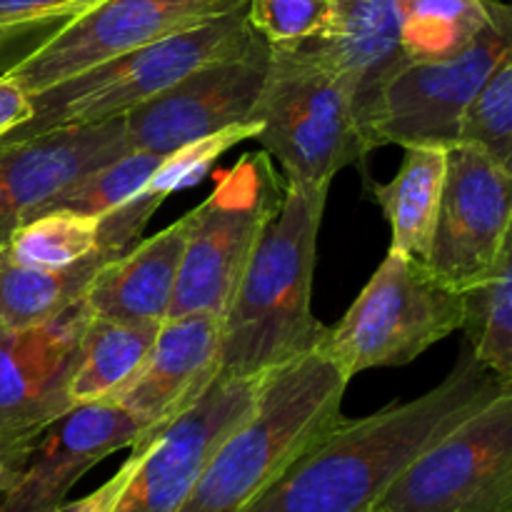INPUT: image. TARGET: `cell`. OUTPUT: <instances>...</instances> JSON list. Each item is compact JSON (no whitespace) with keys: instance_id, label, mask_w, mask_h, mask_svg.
I'll return each instance as SVG.
<instances>
[{"instance_id":"1","label":"cell","mask_w":512,"mask_h":512,"mask_svg":"<svg viewBox=\"0 0 512 512\" xmlns=\"http://www.w3.org/2000/svg\"><path fill=\"white\" fill-rule=\"evenodd\" d=\"M503 390L508 385L463 343L443 383L365 418H340L248 512H373L435 440Z\"/></svg>"},{"instance_id":"2","label":"cell","mask_w":512,"mask_h":512,"mask_svg":"<svg viewBox=\"0 0 512 512\" xmlns=\"http://www.w3.org/2000/svg\"><path fill=\"white\" fill-rule=\"evenodd\" d=\"M328 193L330 185L285 180L223 315L218 373L265 375L318 350L325 325L313 315V278Z\"/></svg>"},{"instance_id":"3","label":"cell","mask_w":512,"mask_h":512,"mask_svg":"<svg viewBox=\"0 0 512 512\" xmlns=\"http://www.w3.org/2000/svg\"><path fill=\"white\" fill-rule=\"evenodd\" d=\"M348 383L318 350L273 370L250 418L225 438L175 512H248L343 418Z\"/></svg>"},{"instance_id":"4","label":"cell","mask_w":512,"mask_h":512,"mask_svg":"<svg viewBox=\"0 0 512 512\" xmlns=\"http://www.w3.org/2000/svg\"><path fill=\"white\" fill-rule=\"evenodd\" d=\"M253 120L255 140L295 183L333 185L340 170L370 155L348 80L310 43L270 45Z\"/></svg>"},{"instance_id":"5","label":"cell","mask_w":512,"mask_h":512,"mask_svg":"<svg viewBox=\"0 0 512 512\" xmlns=\"http://www.w3.org/2000/svg\"><path fill=\"white\" fill-rule=\"evenodd\" d=\"M255 33L258 30L250 23L245 3L218 18L105 60L30 95L33 115L0 138H30L60 125L123 118L135 105L165 93L200 65L238 50Z\"/></svg>"},{"instance_id":"6","label":"cell","mask_w":512,"mask_h":512,"mask_svg":"<svg viewBox=\"0 0 512 512\" xmlns=\"http://www.w3.org/2000/svg\"><path fill=\"white\" fill-rule=\"evenodd\" d=\"M465 295L435 278L425 260L388 250L348 313L325 328L318 353L348 380L395 368L460 330Z\"/></svg>"},{"instance_id":"7","label":"cell","mask_w":512,"mask_h":512,"mask_svg":"<svg viewBox=\"0 0 512 512\" xmlns=\"http://www.w3.org/2000/svg\"><path fill=\"white\" fill-rule=\"evenodd\" d=\"M280 200V178L265 150L240 155L230 168L215 173L208 198L190 210L168 318L190 313L223 318Z\"/></svg>"},{"instance_id":"8","label":"cell","mask_w":512,"mask_h":512,"mask_svg":"<svg viewBox=\"0 0 512 512\" xmlns=\"http://www.w3.org/2000/svg\"><path fill=\"white\" fill-rule=\"evenodd\" d=\"M373 512H512V388L435 440Z\"/></svg>"},{"instance_id":"9","label":"cell","mask_w":512,"mask_h":512,"mask_svg":"<svg viewBox=\"0 0 512 512\" xmlns=\"http://www.w3.org/2000/svg\"><path fill=\"white\" fill-rule=\"evenodd\" d=\"M510 50L512 5L498 0L485 28L458 55L405 65L395 75L380 103L373 148L458 143L465 110Z\"/></svg>"},{"instance_id":"10","label":"cell","mask_w":512,"mask_h":512,"mask_svg":"<svg viewBox=\"0 0 512 512\" xmlns=\"http://www.w3.org/2000/svg\"><path fill=\"white\" fill-rule=\"evenodd\" d=\"M248 0H100L60 23L18 60L13 75L28 95L93 65L230 13Z\"/></svg>"},{"instance_id":"11","label":"cell","mask_w":512,"mask_h":512,"mask_svg":"<svg viewBox=\"0 0 512 512\" xmlns=\"http://www.w3.org/2000/svg\"><path fill=\"white\" fill-rule=\"evenodd\" d=\"M265 375L218 373L213 383L148 443L130 445L135 473L115 512H175L213 455L260 400Z\"/></svg>"},{"instance_id":"12","label":"cell","mask_w":512,"mask_h":512,"mask_svg":"<svg viewBox=\"0 0 512 512\" xmlns=\"http://www.w3.org/2000/svg\"><path fill=\"white\" fill-rule=\"evenodd\" d=\"M268 68L270 43L255 33L238 50L200 65L165 93L128 110V148L170 155L225 128L253 123Z\"/></svg>"},{"instance_id":"13","label":"cell","mask_w":512,"mask_h":512,"mask_svg":"<svg viewBox=\"0 0 512 512\" xmlns=\"http://www.w3.org/2000/svg\"><path fill=\"white\" fill-rule=\"evenodd\" d=\"M90 318L85 298L33 330H0V460L20 473L45 430L63 418L80 335Z\"/></svg>"},{"instance_id":"14","label":"cell","mask_w":512,"mask_h":512,"mask_svg":"<svg viewBox=\"0 0 512 512\" xmlns=\"http://www.w3.org/2000/svg\"><path fill=\"white\" fill-rule=\"evenodd\" d=\"M510 225V170L478 145H448L443 198L425 258L435 278L460 293L483 283L498 263Z\"/></svg>"},{"instance_id":"15","label":"cell","mask_w":512,"mask_h":512,"mask_svg":"<svg viewBox=\"0 0 512 512\" xmlns=\"http://www.w3.org/2000/svg\"><path fill=\"white\" fill-rule=\"evenodd\" d=\"M125 120L60 125L30 138H0V250L60 195L128 153Z\"/></svg>"},{"instance_id":"16","label":"cell","mask_w":512,"mask_h":512,"mask_svg":"<svg viewBox=\"0 0 512 512\" xmlns=\"http://www.w3.org/2000/svg\"><path fill=\"white\" fill-rule=\"evenodd\" d=\"M140 435L143 425L115 400L75 405L45 430L0 495V512H65L80 478L108 455L130 448Z\"/></svg>"},{"instance_id":"17","label":"cell","mask_w":512,"mask_h":512,"mask_svg":"<svg viewBox=\"0 0 512 512\" xmlns=\"http://www.w3.org/2000/svg\"><path fill=\"white\" fill-rule=\"evenodd\" d=\"M220 335L223 318L218 315L190 313L163 320L145 363L110 398L143 425L133 445L148 443L213 383L220 370Z\"/></svg>"},{"instance_id":"18","label":"cell","mask_w":512,"mask_h":512,"mask_svg":"<svg viewBox=\"0 0 512 512\" xmlns=\"http://www.w3.org/2000/svg\"><path fill=\"white\" fill-rule=\"evenodd\" d=\"M308 43L348 80L365 143L373 153V128L383 95L408 65L398 0H335L328 30Z\"/></svg>"},{"instance_id":"19","label":"cell","mask_w":512,"mask_h":512,"mask_svg":"<svg viewBox=\"0 0 512 512\" xmlns=\"http://www.w3.org/2000/svg\"><path fill=\"white\" fill-rule=\"evenodd\" d=\"M190 213L160 233L108 260L85 293L90 313L123 323L160 325L168 320L183 263Z\"/></svg>"},{"instance_id":"20","label":"cell","mask_w":512,"mask_h":512,"mask_svg":"<svg viewBox=\"0 0 512 512\" xmlns=\"http://www.w3.org/2000/svg\"><path fill=\"white\" fill-rule=\"evenodd\" d=\"M448 145H408L398 173L373 185V200L390 225V250L408 258H428L443 198Z\"/></svg>"},{"instance_id":"21","label":"cell","mask_w":512,"mask_h":512,"mask_svg":"<svg viewBox=\"0 0 512 512\" xmlns=\"http://www.w3.org/2000/svg\"><path fill=\"white\" fill-rule=\"evenodd\" d=\"M110 258L95 250L68 268H28L0 250V330H33L60 318L85 298L90 283Z\"/></svg>"},{"instance_id":"22","label":"cell","mask_w":512,"mask_h":512,"mask_svg":"<svg viewBox=\"0 0 512 512\" xmlns=\"http://www.w3.org/2000/svg\"><path fill=\"white\" fill-rule=\"evenodd\" d=\"M160 325L123 323L90 313L80 335L78 363L70 378L73 408L110 400L123 390L148 358Z\"/></svg>"},{"instance_id":"23","label":"cell","mask_w":512,"mask_h":512,"mask_svg":"<svg viewBox=\"0 0 512 512\" xmlns=\"http://www.w3.org/2000/svg\"><path fill=\"white\" fill-rule=\"evenodd\" d=\"M463 295L465 345L512 388V225L495 268Z\"/></svg>"},{"instance_id":"24","label":"cell","mask_w":512,"mask_h":512,"mask_svg":"<svg viewBox=\"0 0 512 512\" xmlns=\"http://www.w3.org/2000/svg\"><path fill=\"white\" fill-rule=\"evenodd\" d=\"M98 240L100 218L75 210H48L20 225L3 253L28 268H68L95 253Z\"/></svg>"},{"instance_id":"25","label":"cell","mask_w":512,"mask_h":512,"mask_svg":"<svg viewBox=\"0 0 512 512\" xmlns=\"http://www.w3.org/2000/svg\"><path fill=\"white\" fill-rule=\"evenodd\" d=\"M165 158L168 155L128 150L118 160L95 170L88 178L65 190L48 210H75V213L103 218V215L113 213V210L123 208L125 203L138 198Z\"/></svg>"},{"instance_id":"26","label":"cell","mask_w":512,"mask_h":512,"mask_svg":"<svg viewBox=\"0 0 512 512\" xmlns=\"http://www.w3.org/2000/svg\"><path fill=\"white\" fill-rule=\"evenodd\" d=\"M458 140L478 145L512 173V50L468 105Z\"/></svg>"},{"instance_id":"27","label":"cell","mask_w":512,"mask_h":512,"mask_svg":"<svg viewBox=\"0 0 512 512\" xmlns=\"http://www.w3.org/2000/svg\"><path fill=\"white\" fill-rule=\"evenodd\" d=\"M335 0H248L253 28L270 45H300L320 38L333 18Z\"/></svg>"},{"instance_id":"28","label":"cell","mask_w":512,"mask_h":512,"mask_svg":"<svg viewBox=\"0 0 512 512\" xmlns=\"http://www.w3.org/2000/svg\"><path fill=\"white\" fill-rule=\"evenodd\" d=\"M100 0H0V25L63 23Z\"/></svg>"},{"instance_id":"29","label":"cell","mask_w":512,"mask_h":512,"mask_svg":"<svg viewBox=\"0 0 512 512\" xmlns=\"http://www.w3.org/2000/svg\"><path fill=\"white\" fill-rule=\"evenodd\" d=\"M58 25V20H55V23L0 25V73L13 68L23 55H28L35 45L43 43Z\"/></svg>"},{"instance_id":"30","label":"cell","mask_w":512,"mask_h":512,"mask_svg":"<svg viewBox=\"0 0 512 512\" xmlns=\"http://www.w3.org/2000/svg\"><path fill=\"white\" fill-rule=\"evenodd\" d=\"M135 465H138V458L130 453L128 460L115 470L113 478L105 480L98 490H93V493L85 495V498L65 505V512H115L118 510L120 498H123L125 488H128L130 478H133L135 473Z\"/></svg>"},{"instance_id":"31","label":"cell","mask_w":512,"mask_h":512,"mask_svg":"<svg viewBox=\"0 0 512 512\" xmlns=\"http://www.w3.org/2000/svg\"><path fill=\"white\" fill-rule=\"evenodd\" d=\"M33 115V100L13 75L0 73V135L10 133Z\"/></svg>"},{"instance_id":"32","label":"cell","mask_w":512,"mask_h":512,"mask_svg":"<svg viewBox=\"0 0 512 512\" xmlns=\"http://www.w3.org/2000/svg\"><path fill=\"white\" fill-rule=\"evenodd\" d=\"M15 475H18V473H13V470H10L8 465H5L3 460H0V495H3L5 490L10 488V483H13V480H15Z\"/></svg>"}]
</instances>
